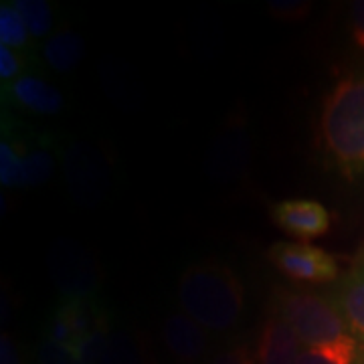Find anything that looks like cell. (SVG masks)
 Returning a JSON list of instances; mask_svg holds the SVG:
<instances>
[{
  "mask_svg": "<svg viewBox=\"0 0 364 364\" xmlns=\"http://www.w3.org/2000/svg\"><path fill=\"white\" fill-rule=\"evenodd\" d=\"M318 148L344 181H364V69L340 77L318 117Z\"/></svg>",
  "mask_w": 364,
  "mask_h": 364,
  "instance_id": "6da1fadb",
  "label": "cell"
},
{
  "mask_svg": "<svg viewBox=\"0 0 364 364\" xmlns=\"http://www.w3.org/2000/svg\"><path fill=\"white\" fill-rule=\"evenodd\" d=\"M273 314L291 326L304 348L334 364H364V344L332 299L304 289H279Z\"/></svg>",
  "mask_w": 364,
  "mask_h": 364,
  "instance_id": "7a4b0ae2",
  "label": "cell"
},
{
  "mask_svg": "<svg viewBox=\"0 0 364 364\" xmlns=\"http://www.w3.org/2000/svg\"><path fill=\"white\" fill-rule=\"evenodd\" d=\"M178 301L184 314L205 330L227 332L243 316L245 291L229 265L200 261L182 272Z\"/></svg>",
  "mask_w": 364,
  "mask_h": 364,
  "instance_id": "3957f363",
  "label": "cell"
},
{
  "mask_svg": "<svg viewBox=\"0 0 364 364\" xmlns=\"http://www.w3.org/2000/svg\"><path fill=\"white\" fill-rule=\"evenodd\" d=\"M267 259L289 282L306 286H322L336 282L340 275V265L334 255L326 249L308 245V243H273L267 249Z\"/></svg>",
  "mask_w": 364,
  "mask_h": 364,
  "instance_id": "277c9868",
  "label": "cell"
},
{
  "mask_svg": "<svg viewBox=\"0 0 364 364\" xmlns=\"http://www.w3.org/2000/svg\"><path fill=\"white\" fill-rule=\"evenodd\" d=\"M49 272L55 287L65 298H91L100 286L93 259L69 239L55 241L49 253Z\"/></svg>",
  "mask_w": 364,
  "mask_h": 364,
  "instance_id": "5b68a950",
  "label": "cell"
},
{
  "mask_svg": "<svg viewBox=\"0 0 364 364\" xmlns=\"http://www.w3.org/2000/svg\"><path fill=\"white\" fill-rule=\"evenodd\" d=\"M273 225L287 237L308 243L330 231V210L314 198H284L269 208Z\"/></svg>",
  "mask_w": 364,
  "mask_h": 364,
  "instance_id": "8992f818",
  "label": "cell"
},
{
  "mask_svg": "<svg viewBox=\"0 0 364 364\" xmlns=\"http://www.w3.org/2000/svg\"><path fill=\"white\" fill-rule=\"evenodd\" d=\"M65 176L73 196L81 203H95L104 193V164L81 144L71 146L65 158Z\"/></svg>",
  "mask_w": 364,
  "mask_h": 364,
  "instance_id": "52a82bcc",
  "label": "cell"
},
{
  "mask_svg": "<svg viewBox=\"0 0 364 364\" xmlns=\"http://www.w3.org/2000/svg\"><path fill=\"white\" fill-rule=\"evenodd\" d=\"M301 352V342L291 330V326L277 314H272L263 322L257 340V364H296Z\"/></svg>",
  "mask_w": 364,
  "mask_h": 364,
  "instance_id": "ba28073f",
  "label": "cell"
},
{
  "mask_svg": "<svg viewBox=\"0 0 364 364\" xmlns=\"http://www.w3.org/2000/svg\"><path fill=\"white\" fill-rule=\"evenodd\" d=\"M332 301L338 306L352 334L364 344V251L340 279L332 294Z\"/></svg>",
  "mask_w": 364,
  "mask_h": 364,
  "instance_id": "9c48e42d",
  "label": "cell"
},
{
  "mask_svg": "<svg viewBox=\"0 0 364 364\" xmlns=\"http://www.w3.org/2000/svg\"><path fill=\"white\" fill-rule=\"evenodd\" d=\"M9 93V100L18 104L26 112H33L37 116H55L63 109L65 100L59 91L47 83L45 79L37 75L23 73L16 77L9 87H4Z\"/></svg>",
  "mask_w": 364,
  "mask_h": 364,
  "instance_id": "30bf717a",
  "label": "cell"
},
{
  "mask_svg": "<svg viewBox=\"0 0 364 364\" xmlns=\"http://www.w3.org/2000/svg\"><path fill=\"white\" fill-rule=\"evenodd\" d=\"M162 338H164L166 348L184 363H193L207 350L205 328L196 324L186 314H172L166 318Z\"/></svg>",
  "mask_w": 364,
  "mask_h": 364,
  "instance_id": "8fae6325",
  "label": "cell"
},
{
  "mask_svg": "<svg viewBox=\"0 0 364 364\" xmlns=\"http://www.w3.org/2000/svg\"><path fill=\"white\" fill-rule=\"evenodd\" d=\"M55 316H59L69 330L81 340L93 332L109 328L107 326V314L93 298H65L57 306Z\"/></svg>",
  "mask_w": 364,
  "mask_h": 364,
  "instance_id": "7c38bea8",
  "label": "cell"
},
{
  "mask_svg": "<svg viewBox=\"0 0 364 364\" xmlns=\"http://www.w3.org/2000/svg\"><path fill=\"white\" fill-rule=\"evenodd\" d=\"M83 55H85V43L77 33L69 28L55 33L43 45V61L59 73L73 71L81 63Z\"/></svg>",
  "mask_w": 364,
  "mask_h": 364,
  "instance_id": "4fadbf2b",
  "label": "cell"
},
{
  "mask_svg": "<svg viewBox=\"0 0 364 364\" xmlns=\"http://www.w3.org/2000/svg\"><path fill=\"white\" fill-rule=\"evenodd\" d=\"M0 45L13 51H25L31 47V33L13 2L0 4Z\"/></svg>",
  "mask_w": 364,
  "mask_h": 364,
  "instance_id": "5bb4252c",
  "label": "cell"
},
{
  "mask_svg": "<svg viewBox=\"0 0 364 364\" xmlns=\"http://www.w3.org/2000/svg\"><path fill=\"white\" fill-rule=\"evenodd\" d=\"M13 6L25 21L31 37L43 39L51 33L53 11L45 0H14Z\"/></svg>",
  "mask_w": 364,
  "mask_h": 364,
  "instance_id": "9a60e30c",
  "label": "cell"
},
{
  "mask_svg": "<svg viewBox=\"0 0 364 364\" xmlns=\"http://www.w3.org/2000/svg\"><path fill=\"white\" fill-rule=\"evenodd\" d=\"M23 148L13 140L0 142V182L9 188L23 186Z\"/></svg>",
  "mask_w": 364,
  "mask_h": 364,
  "instance_id": "2e32d148",
  "label": "cell"
},
{
  "mask_svg": "<svg viewBox=\"0 0 364 364\" xmlns=\"http://www.w3.org/2000/svg\"><path fill=\"white\" fill-rule=\"evenodd\" d=\"M55 162L49 150L39 148V150H31L23 156V186L26 188H35L41 186L51 178Z\"/></svg>",
  "mask_w": 364,
  "mask_h": 364,
  "instance_id": "e0dca14e",
  "label": "cell"
},
{
  "mask_svg": "<svg viewBox=\"0 0 364 364\" xmlns=\"http://www.w3.org/2000/svg\"><path fill=\"white\" fill-rule=\"evenodd\" d=\"M267 11L277 21L301 23L314 11V2L312 0H269Z\"/></svg>",
  "mask_w": 364,
  "mask_h": 364,
  "instance_id": "ac0fdd59",
  "label": "cell"
},
{
  "mask_svg": "<svg viewBox=\"0 0 364 364\" xmlns=\"http://www.w3.org/2000/svg\"><path fill=\"white\" fill-rule=\"evenodd\" d=\"M100 364H140L136 346L126 334H112L109 346Z\"/></svg>",
  "mask_w": 364,
  "mask_h": 364,
  "instance_id": "d6986e66",
  "label": "cell"
},
{
  "mask_svg": "<svg viewBox=\"0 0 364 364\" xmlns=\"http://www.w3.org/2000/svg\"><path fill=\"white\" fill-rule=\"evenodd\" d=\"M39 364H79L73 350H69L65 346H59L51 340H43L39 344Z\"/></svg>",
  "mask_w": 364,
  "mask_h": 364,
  "instance_id": "ffe728a7",
  "label": "cell"
},
{
  "mask_svg": "<svg viewBox=\"0 0 364 364\" xmlns=\"http://www.w3.org/2000/svg\"><path fill=\"white\" fill-rule=\"evenodd\" d=\"M21 65H23L21 57H18L13 49L0 45V77H2V83H4V85H6V81L13 83L14 79L21 77V75H18Z\"/></svg>",
  "mask_w": 364,
  "mask_h": 364,
  "instance_id": "44dd1931",
  "label": "cell"
},
{
  "mask_svg": "<svg viewBox=\"0 0 364 364\" xmlns=\"http://www.w3.org/2000/svg\"><path fill=\"white\" fill-rule=\"evenodd\" d=\"M348 33H350L352 43L364 53V0L354 2L350 6Z\"/></svg>",
  "mask_w": 364,
  "mask_h": 364,
  "instance_id": "7402d4cb",
  "label": "cell"
},
{
  "mask_svg": "<svg viewBox=\"0 0 364 364\" xmlns=\"http://www.w3.org/2000/svg\"><path fill=\"white\" fill-rule=\"evenodd\" d=\"M210 364H257V358L247 346H235L231 350H225L219 356H215Z\"/></svg>",
  "mask_w": 364,
  "mask_h": 364,
  "instance_id": "603a6c76",
  "label": "cell"
},
{
  "mask_svg": "<svg viewBox=\"0 0 364 364\" xmlns=\"http://www.w3.org/2000/svg\"><path fill=\"white\" fill-rule=\"evenodd\" d=\"M0 364H23L18 356V348L9 334H2L0 338Z\"/></svg>",
  "mask_w": 364,
  "mask_h": 364,
  "instance_id": "cb8c5ba5",
  "label": "cell"
},
{
  "mask_svg": "<svg viewBox=\"0 0 364 364\" xmlns=\"http://www.w3.org/2000/svg\"><path fill=\"white\" fill-rule=\"evenodd\" d=\"M296 364H334V363L326 360L324 356H320V354H316V352L308 350V348H304V352L299 354L298 363H296Z\"/></svg>",
  "mask_w": 364,
  "mask_h": 364,
  "instance_id": "d4e9b609",
  "label": "cell"
}]
</instances>
